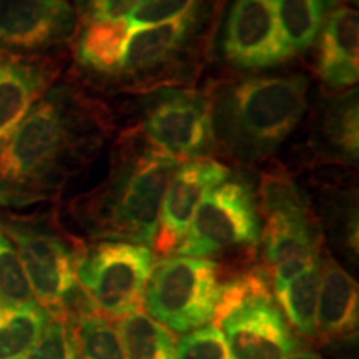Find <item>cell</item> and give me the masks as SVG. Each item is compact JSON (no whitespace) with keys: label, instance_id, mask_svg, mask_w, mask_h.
I'll list each match as a JSON object with an SVG mask.
<instances>
[{"label":"cell","instance_id":"cell-1","mask_svg":"<svg viewBox=\"0 0 359 359\" xmlns=\"http://www.w3.org/2000/svg\"><path fill=\"white\" fill-rule=\"evenodd\" d=\"M105 133L100 109H90L67 90L48 92L0 147V205L48 198L67 173L93 155Z\"/></svg>","mask_w":359,"mask_h":359},{"label":"cell","instance_id":"cell-2","mask_svg":"<svg viewBox=\"0 0 359 359\" xmlns=\"http://www.w3.org/2000/svg\"><path fill=\"white\" fill-rule=\"evenodd\" d=\"M178 167L177 158L143 133H125L116 143L109 177L85 210L88 230L102 240L151 248L165 191Z\"/></svg>","mask_w":359,"mask_h":359},{"label":"cell","instance_id":"cell-3","mask_svg":"<svg viewBox=\"0 0 359 359\" xmlns=\"http://www.w3.org/2000/svg\"><path fill=\"white\" fill-rule=\"evenodd\" d=\"M308 79H246L218 88L212 105L215 140L241 163L268 158L306 111Z\"/></svg>","mask_w":359,"mask_h":359},{"label":"cell","instance_id":"cell-4","mask_svg":"<svg viewBox=\"0 0 359 359\" xmlns=\"http://www.w3.org/2000/svg\"><path fill=\"white\" fill-rule=\"evenodd\" d=\"M213 325L223 333L233 359H288L298 349L263 269L224 283Z\"/></svg>","mask_w":359,"mask_h":359},{"label":"cell","instance_id":"cell-5","mask_svg":"<svg viewBox=\"0 0 359 359\" xmlns=\"http://www.w3.org/2000/svg\"><path fill=\"white\" fill-rule=\"evenodd\" d=\"M222 286L213 259L175 255L154 264L142 304L151 320L185 334L213 323Z\"/></svg>","mask_w":359,"mask_h":359},{"label":"cell","instance_id":"cell-6","mask_svg":"<svg viewBox=\"0 0 359 359\" xmlns=\"http://www.w3.org/2000/svg\"><path fill=\"white\" fill-rule=\"evenodd\" d=\"M155 264L151 248L102 240L79 251L75 278L88 306L107 320L138 311Z\"/></svg>","mask_w":359,"mask_h":359},{"label":"cell","instance_id":"cell-7","mask_svg":"<svg viewBox=\"0 0 359 359\" xmlns=\"http://www.w3.org/2000/svg\"><path fill=\"white\" fill-rule=\"evenodd\" d=\"M259 233L262 223L250 188L241 182H223L201 200L175 255L208 258L236 246L258 245Z\"/></svg>","mask_w":359,"mask_h":359},{"label":"cell","instance_id":"cell-8","mask_svg":"<svg viewBox=\"0 0 359 359\" xmlns=\"http://www.w3.org/2000/svg\"><path fill=\"white\" fill-rule=\"evenodd\" d=\"M2 230L15 245L35 302L52 318L69 320L79 291L77 253L60 236L47 230L27 224H6Z\"/></svg>","mask_w":359,"mask_h":359},{"label":"cell","instance_id":"cell-9","mask_svg":"<svg viewBox=\"0 0 359 359\" xmlns=\"http://www.w3.org/2000/svg\"><path fill=\"white\" fill-rule=\"evenodd\" d=\"M263 228L259 243L269 268L296 258L320 255V238L304 208L299 190L288 175L269 172L259 187Z\"/></svg>","mask_w":359,"mask_h":359},{"label":"cell","instance_id":"cell-10","mask_svg":"<svg viewBox=\"0 0 359 359\" xmlns=\"http://www.w3.org/2000/svg\"><path fill=\"white\" fill-rule=\"evenodd\" d=\"M143 135L182 161L203 160L215 151L212 105L200 93L167 90L147 107L142 122Z\"/></svg>","mask_w":359,"mask_h":359},{"label":"cell","instance_id":"cell-11","mask_svg":"<svg viewBox=\"0 0 359 359\" xmlns=\"http://www.w3.org/2000/svg\"><path fill=\"white\" fill-rule=\"evenodd\" d=\"M230 177V170L215 160L183 161L170 180L161 203L155 248L172 255L185 238L201 200Z\"/></svg>","mask_w":359,"mask_h":359},{"label":"cell","instance_id":"cell-12","mask_svg":"<svg viewBox=\"0 0 359 359\" xmlns=\"http://www.w3.org/2000/svg\"><path fill=\"white\" fill-rule=\"evenodd\" d=\"M223 53L231 65L248 70L288 58L269 0H235L224 27Z\"/></svg>","mask_w":359,"mask_h":359},{"label":"cell","instance_id":"cell-13","mask_svg":"<svg viewBox=\"0 0 359 359\" xmlns=\"http://www.w3.org/2000/svg\"><path fill=\"white\" fill-rule=\"evenodd\" d=\"M74 29L69 0H0V48L40 50L69 40Z\"/></svg>","mask_w":359,"mask_h":359},{"label":"cell","instance_id":"cell-14","mask_svg":"<svg viewBox=\"0 0 359 359\" xmlns=\"http://www.w3.org/2000/svg\"><path fill=\"white\" fill-rule=\"evenodd\" d=\"M198 8L167 24L130 32L116 75H123L125 79H147L167 69L191 42L200 24Z\"/></svg>","mask_w":359,"mask_h":359},{"label":"cell","instance_id":"cell-15","mask_svg":"<svg viewBox=\"0 0 359 359\" xmlns=\"http://www.w3.org/2000/svg\"><path fill=\"white\" fill-rule=\"evenodd\" d=\"M358 283L334 258L321 259L316 306V336L323 344L351 343L358 338Z\"/></svg>","mask_w":359,"mask_h":359},{"label":"cell","instance_id":"cell-16","mask_svg":"<svg viewBox=\"0 0 359 359\" xmlns=\"http://www.w3.org/2000/svg\"><path fill=\"white\" fill-rule=\"evenodd\" d=\"M358 11L338 7L327 15L320 42L318 74L330 88H349L358 82Z\"/></svg>","mask_w":359,"mask_h":359},{"label":"cell","instance_id":"cell-17","mask_svg":"<svg viewBox=\"0 0 359 359\" xmlns=\"http://www.w3.org/2000/svg\"><path fill=\"white\" fill-rule=\"evenodd\" d=\"M48 80L43 67L0 53V147L43 97Z\"/></svg>","mask_w":359,"mask_h":359},{"label":"cell","instance_id":"cell-18","mask_svg":"<svg viewBox=\"0 0 359 359\" xmlns=\"http://www.w3.org/2000/svg\"><path fill=\"white\" fill-rule=\"evenodd\" d=\"M130 35L125 20L87 22L80 34L75 55L80 65L95 74L116 75Z\"/></svg>","mask_w":359,"mask_h":359},{"label":"cell","instance_id":"cell-19","mask_svg":"<svg viewBox=\"0 0 359 359\" xmlns=\"http://www.w3.org/2000/svg\"><path fill=\"white\" fill-rule=\"evenodd\" d=\"M286 55L306 52L325 22L326 0H269Z\"/></svg>","mask_w":359,"mask_h":359},{"label":"cell","instance_id":"cell-20","mask_svg":"<svg viewBox=\"0 0 359 359\" xmlns=\"http://www.w3.org/2000/svg\"><path fill=\"white\" fill-rule=\"evenodd\" d=\"M321 259L304 269L298 276L280 286H273L278 308L286 316L290 326L303 338L316 336V306L320 293Z\"/></svg>","mask_w":359,"mask_h":359},{"label":"cell","instance_id":"cell-21","mask_svg":"<svg viewBox=\"0 0 359 359\" xmlns=\"http://www.w3.org/2000/svg\"><path fill=\"white\" fill-rule=\"evenodd\" d=\"M52 316L37 302L0 303V359H22L43 334Z\"/></svg>","mask_w":359,"mask_h":359},{"label":"cell","instance_id":"cell-22","mask_svg":"<svg viewBox=\"0 0 359 359\" xmlns=\"http://www.w3.org/2000/svg\"><path fill=\"white\" fill-rule=\"evenodd\" d=\"M127 359H175V334L138 309L115 320Z\"/></svg>","mask_w":359,"mask_h":359},{"label":"cell","instance_id":"cell-23","mask_svg":"<svg viewBox=\"0 0 359 359\" xmlns=\"http://www.w3.org/2000/svg\"><path fill=\"white\" fill-rule=\"evenodd\" d=\"M70 325L74 327L80 359H127L116 327L90 306L80 308Z\"/></svg>","mask_w":359,"mask_h":359},{"label":"cell","instance_id":"cell-24","mask_svg":"<svg viewBox=\"0 0 359 359\" xmlns=\"http://www.w3.org/2000/svg\"><path fill=\"white\" fill-rule=\"evenodd\" d=\"M326 140L349 160L358 158V92L349 90L327 105L323 118Z\"/></svg>","mask_w":359,"mask_h":359},{"label":"cell","instance_id":"cell-25","mask_svg":"<svg viewBox=\"0 0 359 359\" xmlns=\"http://www.w3.org/2000/svg\"><path fill=\"white\" fill-rule=\"evenodd\" d=\"M35 302L15 245L0 230V303L24 304Z\"/></svg>","mask_w":359,"mask_h":359},{"label":"cell","instance_id":"cell-26","mask_svg":"<svg viewBox=\"0 0 359 359\" xmlns=\"http://www.w3.org/2000/svg\"><path fill=\"white\" fill-rule=\"evenodd\" d=\"M175 359H233L226 339L213 323L182 334L175 343Z\"/></svg>","mask_w":359,"mask_h":359},{"label":"cell","instance_id":"cell-27","mask_svg":"<svg viewBox=\"0 0 359 359\" xmlns=\"http://www.w3.org/2000/svg\"><path fill=\"white\" fill-rule=\"evenodd\" d=\"M203 0H142L125 19L130 32L177 20L201 6Z\"/></svg>","mask_w":359,"mask_h":359},{"label":"cell","instance_id":"cell-28","mask_svg":"<svg viewBox=\"0 0 359 359\" xmlns=\"http://www.w3.org/2000/svg\"><path fill=\"white\" fill-rule=\"evenodd\" d=\"M22 359H80L70 320L52 318L40 339Z\"/></svg>","mask_w":359,"mask_h":359},{"label":"cell","instance_id":"cell-29","mask_svg":"<svg viewBox=\"0 0 359 359\" xmlns=\"http://www.w3.org/2000/svg\"><path fill=\"white\" fill-rule=\"evenodd\" d=\"M142 0H77L80 15L92 20H125Z\"/></svg>","mask_w":359,"mask_h":359},{"label":"cell","instance_id":"cell-30","mask_svg":"<svg viewBox=\"0 0 359 359\" xmlns=\"http://www.w3.org/2000/svg\"><path fill=\"white\" fill-rule=\"evenodd\" d=\"M288 359H326V358H323L321 354L314 351H309V349H296Z\"/></svg>","mask_w":359,"mask_h":359}]
</instances>
